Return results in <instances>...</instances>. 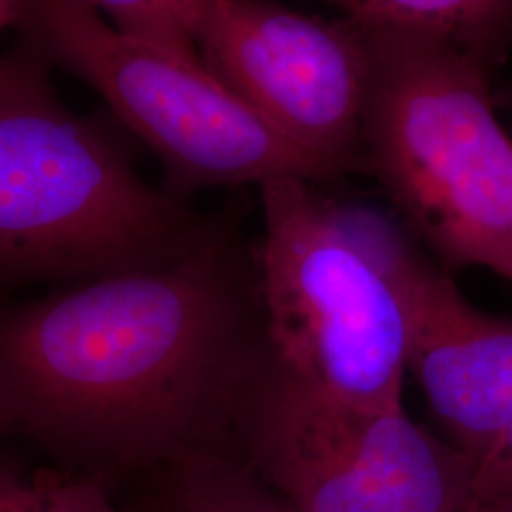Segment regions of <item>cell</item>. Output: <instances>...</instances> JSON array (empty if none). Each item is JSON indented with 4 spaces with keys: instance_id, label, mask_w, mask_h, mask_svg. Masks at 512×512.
Wrapping results in <instances>:
<instances>
[{
    "instance_id": "52a82bcc",
    "label": "cell",
    "mask_w": 512,
    "mask_h": 512,
    "mask_svg": "<svg viewBox=\"0 0 512 512\" xmlns=\"http://www.w3.org/2000/svg\"><path fill=\"white\" fill-rule=\"evenodd\" d=\"M205 67L294 145L340 175L361 169L370 86L365 31L274 0H200Z\"/></svg>"
},
{
    "instance_id": "7c38bea8",
    "label": "cell",
    "mask_w": 512,
    "mask_h": 512,
    "mask_svg": "<svg viewBox=\"0 0 512 512\" xmlns=\"http://www.w3.org/2000/svg\"><path fill=\"white\" fill-rule=\"evenodd\" d=\"M114 29L165 48L198 55L192 27L200 0H88Z\"/></svg>"
},
{
    "instance_id": "5bb4252c",
    "label": "cell",
    "mask_w": 512,
    "mask_h": 512,
    "mask_svg": "<svg viewBox=\"0 0 512 512\" xmlns=\"http://www.w3.org/2000/svg\"><path fill=\"white\" fill-rule=\"evenodd\" d=\"M19 2L21 0H0V31L6 27H14L18 16Z\"/></svg>"
},
{
    "instance_id": "4fadbf2b",
    "label": "cell",
    "mask_w": 512,
    "mask_h": 512,
    "mask_svg": "<svg viewBox=\"0 0 512 512\" xmlns=\"http://www.w3.org/2000/svg\"><path fill=\"white\" fill-rule=\"evenodd\" d=\"M473 490L478 509L512 499V416L492 448L476 463Z\"/></svg>"
},
{
    "instance_id": "30bf717a",
    "label": "cell",
    "mask_w": 512,
    "mask_h": 512,
    "mask_svg": "<svg viewBox=\"0 0 512 512\" xmlns=\"http://www.w3.org/2000/svg\"><path fill=\"white\" fill-rule=\"evenodd\" d=\"M162 476L169 512H300L232 456L194 454Z\"/></svg>"
},
{
    "instance_id": "6da1fadb",
    "label": "cell",
    "mask_w": 512,
    "mask_h": 512,
    "mask_svg": "<svg viewBox=\"0 0 512 512\" xmlns=\"http://www.w3.org/2000/svg\"><path fill=\"white\" fill-rule=\"evenodd\" d=\"M270 359L255 247L219 220L177 262L0 306V439L109 486L234 458Z\"/></svg>"
},
{
    "instance_id": "ba28073f",
    "label": "cell",
    "mask_w": 512,
    "mask_h": 512,
    "mask_svg": "<svg viewBox=\"0 0 512 512\" xmlns=\"http://www.w3.org/2000/svg\"><path fill=\"white\" fill-rule=\"evenodd\" d=\"M380 249L403 308L406 370L444 440L478 463L512 416V319L475 308L384 217Z\"/></svg>"
},
{
    "instance_id": "8fae6325",
    "label": "cell",
    "mask_w": 512,
    "mask_h": 512,
    "mask_svg": "<svg viewBox=\"0 0 512 512\" xmlns=\"http://www.w3.org/2000/svg\"><path fill=\"white\" fill-rule=\"evenodd\" d=\"M105 480L65 469L21 475L0 463V512H120Z\"/></svg>"
},
{
    "instance_id": "9a60e30c",
    "label": "cell",
    "mask_w": 512,
    "mask_h": 512,
    "mask_svg": "<svg viewBox=\"0 0 512 512\" xmlns=\"http://www.w3.org/2000/svg\"><path fill=\"white\" fill-rule=\"evenodd\" d=\"M478 512H512V499H505V501H497V503H490L480 507Z\"/></svg>"
},
{
    "instance_id": "3957f363",
    "label": "cell",
    "mask_w": 512,
    "mask_h": 512,
    "mask_svg": "<svg viewBox=\"0 0 512 512\" xmlns=\"http://www.w3.org/2000/svg\"><path fill=\"white\" fill-rule=\"evenodd\" d=\"M359 27L370 50L361 169L448 270L512 281V137L488 63L429 33Z\"/></svg>"
},
{
    "instance_id": "2e32d148",
    "label": "cell",
    "mask_w": 512,
    "mask_h": 512,
    "mask_svg": "<svg viewBox=\"0 0 512 512\" xmlns=\"http://www.w3.org/2000/svg\"><path fill=\"white\" fill-rule=\"evenodd\" d=\"M158 512H169V511H167V509H165L164 505H162V509H160V511H158Z\"/></svg>"
},
{
    "instance_id": "5b68a950",
    "label": "cell",
    "mask_w": 512,
    "mask_h": 512,
    "mask_svg": "<svg viewBox=\"0 0 512 512\" xmlns=\"http://www.w3.org/2000/svg\"><path fill=\"white\" fill-rule=\"evenodd\" d=\"M21 46L99 93L116 120L164 167L167 190L302 177L327 183L340 173L294 145L211 73L200 55L133 37L105 23L88 0H21Z\"/></svg>"
},
{
    "instance_id": "7a4b0ae2",
    "label": "cell",
    "mask_w": 512,
    "mask_h": 512,
    "mask_svg": "<svg viewBox=\"0 0 512 512\" xmlns=\"http://www.w3.org/2000/svg\"><path fill=\"white\" fill-rule=\"evenodd\" d=\"M48 69L23 46L0 55V291L147 272L200 247L219 220L148 184Z\"/></svg>"
},
{
    "instance_id": "9c48e42d",
    "label": "cell",
    "mask_w": 512,
    "mask_h": 512,
    "mask_svg": "<svg viewBox=\"0 0 512 512\" xmlns=\"http://www.w3.org/2000/svg\"><path fill=\"white\" fill-rule=\"evenodd\" d=\"M365 27L420 31L454 42L484 63L512 40V0H325Z\"/></svg>"
},
{
    "instance_id": "277c9868",
    "label": "cell",
    "mask_w": 512,
    "mask_h": 512,
    "mask_svg": "<svg viewBox=\"0 0 512 512\" xmlns=\"http://www.w3.org/2000/svg\"><path fill=\"white\" fill-rule=\"evenodd\" d=\"M302 177L260 186L255 247L266 340L296 384L357 406L403 403V308L380 249L382 215Z\"/></svg>"
},
{
    "instance_id": "8992f818",
    "label": "cell",
    "mask_w": 512,
    "mask_h": 512,
    "mask_svg": "<svg viewBox=\"0 0 512 512\" xmlns=\"http://www.w3.org/2000/svg\"><path fill=\"white\" fill-rule=\"evenodd\" d=\"M234 458L300 512H478L475 459L403 403L332 401L272 357L239 416Z\"/></svg>"
}]
</instances>
